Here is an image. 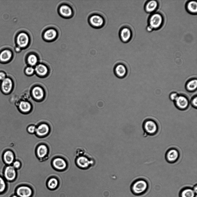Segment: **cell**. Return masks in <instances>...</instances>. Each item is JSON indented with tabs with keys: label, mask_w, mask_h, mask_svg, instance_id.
<instances>
[{
	"label": "cell",
	"mask_w": 197,
	"mask_h": 197,
	"mask_svg": "<svg viewBox=\"0 0 197 197\" xmlns=\"http://www.w3.org/2000/svg\"><path fill=\"white\" fill-rule=\"evenodd\" d=\"M88 21L91 26L96 28L102 27L104 24V19L103 17L97 14L91 15L88 18Z\"/></svg>",
	"instance_id": "cell-10"
},
{
	"label": "cell",
	"mask_w": 197,
	"mask_h": 197,
	"mask_svg": "<svg viewBox=\"0 0 197 197\" xmlns=\"http://www.w3.org/2000/svg\"><path fill=\"white\" fill-rule=\"evenodd\" d=\"M6 181L4 178L0 176V194L4 193L7 189Z\"/></svg>",
	"instance_id": "cell-29"
},
{
	"label": "cell",
	"mask_w": 197,
	"mask_h": 197,
	"mask_svg": "<svg viewBox=\"0 0 197 197\" xmlns=\"http://www.w3.org/2000/svg\"><path fill=\"white\" fill-rule=\"evenodd\" d=\"M50 130L49 126L48 124L42 123L36 127L35 134L38 137H44L49 134Z\"/></svg>",
	"instance_id": "cell-14"
},
{
	"label": "cell",
	"mask_w": 197,
	"mask_h": 197,
	"mask_svg": "<svg viewBox=\"0 0 197 197\" xmlns=\"http://www.w3.org/2000/svg\"><path fill=\"white\" fill-rule=\"evenodd\" d=\"M196 194L193 189L186 187L182 190L180 193V197H195Z\"/></svg>",
	"instance_id": "cell-26"
},
{
	"label": "cell",
	"mask_w": 197,
	"mask_h": 197,
	"mask_svg": "<svg viewBox=\"0 0 197 197\" xmlns=\"http://www.w3.org/2000/svg\"><path fill=\"white\" fill-rule=\"evenodd\" d=\"M10 197H18L17 196L16 194H12V195Z\"/></svg>",
	"instance_id": "cell-39"
},
{
	"label": "cell",
	"mask_w": 197,
	"mask_h": 197,
	"mask_svg": "<svg viewBox=\"0 0 197 197\" xmlns=\"http://www.w3.org/2000/svg\"><path fill=\"white\" fill-rule=\"evenodd\" d=\"M12 56V51L9 49H5L0 53V62L6 63L9 62Z\"/></svg>",
	"instance_id": "cell-24"
},
{
	"label": "cell",
	"mask_w": 197,
	"mask_h": 197,
	"mask_svg": "<svg viewBox=\"0 0 197 197\" xmlns=\"http://www.w3.org/2000/svg\"><path fill=\"white\" fill-rule=\"evenodd\" d=\"M142 127L144 134L149 136L156 135L159 130L157 123L155 120L151 118H148L144 120Z\"/></svg>",
	"instance_id": "cell-4"
},
{
	"label": "cell",
	"mask_w": 197,
	"mask_h": 197,
	"mask_svg": "<svg viewBox=\"0 0 197 197\" xmlns=\"http://www.w3.org/2000/svg\"><path fill=\"white\" fill-rule=\"evenodd\" d=\"M185 87L187 92L192 93L196 91L197 88L196 78L193 77L188 80L186 82Z\"/></svg>",
	"instance_id": "cell-19"
},
{
	"label": "cell",
	"mask_w": 197,
	"mask_h": 197,
	"mask_svg": "<svg viewBox=\"0 0 197 197\" xmlns=\"http://www.w3.org/2000/svg\"><path fill=\"white\" fill-rule=\"evenodd\" d=\"M36 126L34 125H31L27 128V130L28 133L31 134H34L35 133Z\"/></svg>",
	"instance_id": "cell-34"
},
{
	"label": "cell",
	"mask_w": 197,
	"mask_h": 197,
	"mask_svg": "<svg viewBox=\"0 0 197 197\" xmlns=\"http://www.w3.org/2000/svg\"><path fill=\"white\" fill-rule=\"evenodd\" d=\"M37 56L34 54L29 55L27 59L28 64L31 66L35 65L37 62Z\"/></svg>",
	"instance_id": "cell-30"
},
{
	"label": "cell",
	"mask_w": 197,
	"mask_h": 197,
	"mask_svg": "<svg viewBox=\"0 0 197 197\" xmlns=\"http://www.w3.org/2000/svg\"><path fill=\"white\" fill-rule=\"evenodd\" d=\"M179 95V94L176 92H172L169 94V99L171 101L174 102L177 98Z\"/></svg>",
	"instance_id": "cell-33"
},
{
	"label": "cell",
	"mask_w": 197,
	"mask_h": 197,
	"mask_svg": "<svg viewBox=\"0 0 197 197\" xmlns=\"http://www.w3.org/2000/svg\"><path fill=\"white\" fill-rule=\"evenodd\" d=\"M164 21V17L160 13L155 12L151 14L148 19L147 30L151 31L159 29L162 27Z\"/></svg>",
	"instance_id": "cell-2"
},
{
	"label": "cell",
	"mask_w": 197,
	"mask_h": 197,
	"mask_svg": "<svg viewBox=\"0 0 197 197\" xmlns=\"http://www.w3.org/2000/svg\"><path fill=\"white\" fill-rule=\"evenodd\" d=\"M59 184L60 181L58 179L55 177H52L47 180L46 185L49 190L53 191L58 188Z\"/></svg>",
	"instance_id": "cell-20"
},
{
	"label": "cell",
	"mask_w": 197,
	"mask_h": 197,
	"mask_svg": "<svg viewBox=\"0 0 197 197\" xmlns=\"http://www.w3.org/2000/svg\"><path fill=\"white\" fill-rule=\"evenodd\" d=\"M59 10L61 15L64 16L69 17L72 14V11L71 8L66 5L61 6Z\"/></svg>",
	"instance_id": "cell-27"
},
{
	"label": "cell",
	"mask_w": 197,
	"mask_h": 197,
	"mask_svg": "<svg viewBox=\"0 0 197 197\" xmlns=\"http://www.w3.org/2000/svg\"><path fill=\"white\" fill-rule=\"evenodd\" d=\"M25 74L28 76H31L35 72V69L32 66L27 67L25 70Z\"/></svg>",
	"instance_id": "cell-32"
},
{
	"label": "cell",
	"mask_w": 197,
	"mask_h": 197,
	"mask_svg": "<svg viewBox=\"0 0 197 197\" xmlns=\"http://www.w3.org/2000/svg\"><path fill=\"white\" fill-rule=\"evenodd\" d=\"M159 5V3L156 0L148 1L145 4L144 9L147 12L152 14L155 12L157 10Z\"/></svg>",
	"instance_id": "cell-17"
},
{
	"label": "cell",
	"mask_w": 197,
	"mask_h": 197,
	"mask_svg": "<svg viewBox=\"0 0 197 197\" xmlns=\"http://www.w3.org/2000/svg\"><path fill=\"white\" fill-rule=\"evenodd\" d=\"M173 102L175 107L181 111L187 110L190 104L188 97L183 94H179L178 97Z\"/></svg>",
	"instance_id": "cell-6"
},
{
	"label": "cell",
	"mask_w": 197,
	"mask_h": 197,
	"mask_svg": "<svg viewBox=\"0 0 197 197\" xmlns=\"http://www.w3.org/2000/svg\"><path fill=\"white\" fill-rule=\"evenodd\" d=\"M48 151V149L47 145L44 144H41L37 147L36 152L37 157L41 159L47 155Z\"/></svg>",
	"instance_id": "cell-22"
},
{
	"label": "cell",
	"mask_w": 197,
	"mask_h": 197,
	"mask_svg": "<svg viewBox=\"0 0 197 197\" xmlns=\"http://www.w3.org/2000/svg\"><path fill=\"white\" fill-rule=\"evenodd\" d=\"M14 87L13 80L10 77L7 76L0 83V89L4 94H10L13 91Z\"/></svg>",
	"instance_id": "cell-7"
},
{
	"label": "cell",
	"mask_w": 197,
	"mask_h": 197,
	"mask_svg": "<svg viewBox=\"0 0 197 197\" xmlns=\"http://www.w3.org/2000/svg\"><path fill=\"white\" fill-rule=\"evenodd\" d=\"M52 164L55 169L60 171L65 169L67 166V163L65 160L60 157L54 158L52 161Z\"/></svg>",
	"instance_id": "cell-11"
},
{
	"label": "cell",
	"mask_w": 197,
	"mask_h": 197,
	"mask_svg": "<svg viewBox=\"0 0 197 197\" xmlns=\"http://www.w3.org/2000/svg\"><path fill=\"white\" fill-rule=\"evenodd\" d=\"M75 155V164L79 169L83 170L88 169L93 167L95 164L94 160L87 154L82 148L79 149Z\"/></svg>",
	"instance_id": "cell-1"
},
{
	"label": "cell",
	"mask_w": 197,
	"mask_h": 197,
	"mask_svg": "<svg viewBox=\"0 0 197 197\" xmlns=\"http://www.w3.org/2000/svg\"><path fill=\"white\" fill-rule=\"evenodd\" d=\"M4 162L7 165H11L14 161L15 155L12 150H7L4 151L3 155Z\"/></svg>",
	"instance_id": "cell-21"
},
{
	"label": "cell",
	"mask_w": 197,
	"mask_h": 197,
	"mask_svg": "<svg viewBox=\"0 0 197 197\" xmlns=\"http://www.w3.org/2000/svg\"><path fill=\"white\" fill-rule=\"evenodd\" d=\"M149 188V184L147 181L142 178L138 179L132 183L131 189L133 194L140 195L144 194Z\"/></svg>",
	"instance_id": "cell-3"
},
{
	"label": "cell",
	"mask_w": 197,
	"mask_h": 197,
	"mask_svg": "<svg viewBox=\"0 0 197 197\" xmlns=\"http://www.w3.org/2000/svg\"><path fill=\"white\" fill-rule=\"evenodd\" d=\"M34 190L29 185L22 184L18 186L15 190V194L18 197H32Z\"/></svg>",
	"instance_id": "cell-5"
},
{
	"label": "cell",
	"mask_w": 197,
	"mask_h": 197,
	"mask_svg": "<svg viewBox=\"0 0 197 197\" xmlns=\"http://www.w3.org/2000/svg\"><path fill=\"white\" fill-rule=\"evenodd\" d=\"M180 157L179 151L176 148H171L166 151L165 155L166 161L170 164L174 163L177 162Z\"/></svg>",
	"instance_id": "cell-9"
},
{
	"label": "cell",
	"mask_w": 197,
	"mask_h": 197,
	"mask_svg": "<svg viewBox=\"0 0 197 197\" xmlns=\"http://www.w3.org/2000/svg\"><path fill=\"white\" fill-rule=\"evenodd\" d=\"M3 176L6 181L10 182H13L17 177L16 170L12 165H7L4 169Z\"/></svg>",
	"instance_id": "cell-8"
},
{
	"label": "cell",
	"mask_w": 197,
	"mask_h": 197,
	"mask_svg": "<svg viewBox=\"0 0 197 197\" xmlns=\"http://www.w3.org/2000/svg\"><path fill=\"white\" fill-rule=\"evenodd\" d=\"M31 94L33 99L38 101L42 100L44 98L45 95L43 88L39 86H36L32 88Z\"/></svg>",
	"instance_id": "cell-13"
},
{
	"label": "cell",
	"mask_w": 197,
	"mask_h": 197,
	"mask_svg": "<svg viewBox=\"0 0 197 197\" xmlns=\"http://www.w3.org/2000/svg\"><path fill=\"white\" fill-rule=\"evenodd\" d=\"M12 166L16 170L19 169L21 166V164L19 160H14L12 163Z\"/></svg>",
	"instance_id": "cell-35"
},
{
	"label": "cell",
	"mask_w": 197,
	"mask_h": 197,
	"mask_svg": "<svg viewBox=\"0 0 197 197\" xmlns=\"http://www.w3.org/2000/svg\"><path fill=\"white\" fill-rule=\"evenodd\" d=\"M119 36L121 40L123 42H129L132 36V32L129 27H124L122 28L119 32Z\"/></svg>",
	"instance_id": "cell-15"
},
{
	"label": "cell",
	"mask_w": 197,
	"mask_h": 197,
	"mask_svg": "<svg viewBox=\"0 0 197 197\" xmlns=\"http://www.w3.org/2000/svg\"><path fill=\"white\" fill-rule=\"evenodd\" d=\"M115 74L118 78H122L126 76L127 73V70L124 64L119 63L116 64L114 69Z\"/></svg>",
	"instance_id": "cell-12"
},
{
	"label": "cell",
	"mask_w": 197,
	"mask_h": 197,
	"mask_svg": "<svg viewBox=\"0 0 197 197\" xmlns=\"http://www.w3.org/2000/svg\"><path fill=\"white\" fill-rule=\"evenodd\" d=\"M15 51L17 52H19L21 50L20 48L18 46L16 47L15 48Z\"/></svg>",
	"instance_id": "cell-37"
},
{
	"label": "cell",
	"mask_w": 197,
	"mask_h": 197,
	"mask_svg": "<svg viewBox=\"0 0 197 197\" xmlns=\"http://www.w3.org/2000/svg\"><path fill=\"white\" fill-rule=\"evenodd\" d=\"M185 8L187 12L190 14H196L197 13V2L195 1H189L185 5Z\"/></svg>",
	"instance_id": "cell-25"
},
{
	"label": "cell",
	"mask_w": 197,
	"mask_h": 197,
	"mask_svg": "<svg viewBox=\"0 0 197 197\" xmlns=\"http://www.w3.org/2000/svg\"><path fill=\"white\" fill-rule=\"evenodd\" d=\"M16 106L20 112L25 114L30 112L32 108L31 104L29 102L25 100L18 102L17 103Z\"/></svg>",
	"instance_id": "cell-16"
},
{
	"label": "cell",
	"mask_w": 197,
	"mask_h": 197,
	"mask_svg": "<svg viewBox=\"0 0 197 197\" xmlns=\"http://www.w3.org/2000/svg\"><path fill=\"white\" fill-rule=\"evenodd\" d=\"M57 35L56 31L53 29L46 30L44 34L45 39L48 40H52L55 38Z\"/></svg>",
	"instance_id": "cell-28"
},
{
	"label": "cell",
	"mask_w": 197,
	"mask_h": 197,
	"mask_svg": "<svg viewBox=\"0 0 197 197\" xmlns=\"http://www.w3.org/2000/svg\"><path fill=\"white\" fill-rule=\"evenodd\" d=\"M29 37L26 33L22 32L20 33L16 37V42L18 46L21 48L26 46L29 43Z\"/></svg>",
	"instance_id": "cell-18"
},
{
	"label": "cell",
	"mask_w": 197,
	"mask_h": 197,
	"mask_svg": "<svg viewBox=\"0 0 197 197\" xmlns=\"http://www.w3.org/2000/svg\"><path fill=\"white\" fill-rule=\"evenodd\" d=\"M193 190L195 192V193L196 194L197 192V185H195L194 186L193 188H192Z\"/></svg>",
	"instance_id": "cell-38"
},
{
	"label": "cell",
	"mask_w": 197,
	"mask_h": 197,
	"mask_svg": "<svg viewBox=\"0 0 197 197\" xmlns=\"http://www.w3.org/2000/svg\"><path fill=\"white\" fill-rule=\"evenodd\" d=\"M190 104L192 107L195 109L197 108V95H194L190 100Z\"/></svg>",
	"instance_id": "cell-31"
},
{
	"label": "cell",
	"mask_w": 197,
	"mask_h": 197,
	"mask_svg": "<svg viewBox=\"0 0 197 197\" xmlns=\"http://www.w3.org/2000/svg\"><path fill=\"white\" fill-rule=\"evenodd\" d=\"M34 69L36 74L40 77L46 76L48 72V67L46 65L42 64H39L37 65Z\"/></svg>",
	"instance_id": "cell-23"
},
{
	"label": "cell",
	"mask_w": 197,
	"mask_h": 197,
	"mask_svg": "<svg viewBox=\"0 0 197 197\" xmlns=\"http://www.w3.org/2000/svg\"><path fill=\"white\" fill-rule=\"evenodd\" d=\"M7 77L6 74L4 71H0V81L4 80Z\"/></svg>",
	"instance_id": "cell-36"
}]
</instances>
